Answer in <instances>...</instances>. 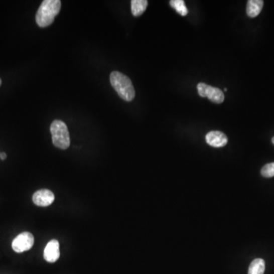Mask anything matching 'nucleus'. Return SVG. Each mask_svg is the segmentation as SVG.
<instances>
[{
	"mask_svg": "<svg viewBox=\"0 0 274 274\" xmlns=\"http://www.w3.org/2000/svg\"><path fill=\"white\" fill-rule=\"evenodd\" d=\"M262 176L264 178H272L274 177V163H268L265 165L261 169Z\"/></svg>",
	"mask_w": 274,
	"mask_h": 274,
	"instance_id": "ddd939ff",
	"label": "nucleus"
},
{
	"mask_svg": "<svg viewBox=\"0 0 274 274\" xmlns=\"http://www.w3.org/2000/svg\"><path fill=\"white\" fill-rule=\"evenodd\" d=\"M35 238L30 232H25L19 234L12 243V247L17 253L25 252L33 247Z\"/></svg>",
	"mask_w": 274,
	"mask_h": 274,
	"instance_id": "39448f33",
	"label": "nucleus"
},
{
	"mask_svg": "<svg viewBox=\"0 0 274 274\" xmlns=\"http://www.w3.org/2000/svg\"><path fill=\"white\" fill-rule=\"evenodd\" d=\"M148 1L147 0H132L131 1V11L135 17L141 16L147 10Z\"/></svg>",
	"mask_w": 274,
	"mask_h": 274,
	"instance_id": "9d476101",
	"label": "nucleus"
},
{
	"mask_svg": "<svg viewBox=\"0 0 274 274\" xmlns=\"http://www.w3.org/2000/svg\"><path fill=\"white\" fill-rule=\"evenodd\" d=\"M53 144L57 148L66 150L70 146V132L67 126L62 120H55L51 126Z\"/></svg>",
	"mask_w": 274,
	"mask_h": 274,
	"instance_id": "7ed1b4c3",
	"label": "nucleus"
},
{
	"mask_svg": "<svg viewBox=\"0 0 274 274\" xmlns=\"http://www.w3.org/2000/svg\"><path fill=\"white\" fill-rule=\"evenodd\" d=\"M32 200L38 207H48L54 203L55 196L50 190L41 189L34 194Z\"/></svg>",
	"mask_w": 274,
	"mask_h": 274,
	"instance_id": "423d86ee",
	"label": "nucleus"
},
{
	"mask_svg": "<svg viewBox=\"0 0 274 274\" xmlns=\"http://www.w3.org/2000/svg\"><path fill=\"white\" fill-rule=\"evenodd\" d=\"M224 90H225V91H227V88H224Z\"/></svg>",
	"mask_w": 274,
	"mask_h": 274,
	"instance_id": "f3484780",
	"label": "nucleus"
},
{
	"mask_svg": "<svg viewBox=\"0 0 274 274\" xmlns=\"http://www.w3.org/2000/svg\"><path fill=\"white\" fill-rule=\"evenodd\" d=\"M0 159H3V160L7 159V154H6L5 153H1V154H0Z\"/></svg>",
	"mask_w": 274,
	"mask_h": 274,
	"instance_id": "4468645a",
	"label": "nucleus"
},
{
	"mask_svg": "<svg viewBox=\"0 0 274 274\" xmlns=\"http://www.w3.org/2000/svg\"><path fill=\"white\" fill-rule=\"evenodd\" d=\"M199 95L203 98H208L212 102L221 104L225 99L223 92L219 88L210 86L207 84L200 82L197 86Z\"/></svg>",
	"mask_w": 274,
	"mask_h": 274,
	"instance_id": "20e7f679",
	"label": "nucleus"
},
{
	"mask_svg": "<svg viewBox=\"0 0 274 274\" xmlns=\"http://www.w3.org/2000/svg\"><path fill=\"white\" fill-rule=\"evenodd\" d=\"M61 9L60 0H44L36 14V22L41 28L51 26Z\"/></svg>",
	"mask_w": 274,
	"mask_h": 274,
	"instance_id": "f257e3e1",
	"label": "nucleus"
},
{
	"mask_svg": "<svg viewBox=\"0 0 274 274\" xmlns=\"http://www.w3.org/2000/svg\"><path fill=\"white\" fill-rule=\"evenodd\" d=\"M272 143L274 144V136L272 138Z\"/></svg>",
	"mask_w": 274,
	"mask_h": 274,
	"instance_id": "2eb2a0df",
	"label": "nucleus"
},
{
	"mask_svg": "<svg viewBox=\"0 0 274 274\" xmlns=\"http://www.w3.org/2000/svg\"><path fill=\"white\" fill-rule=\"evenodd\" d=\"M206 141L215 148L225 147L228 143V137L220 131H210L206 135Z\"/></svg>",
	"mask_w": 274,
	"mask_h": 274,
	"instance_id": "6e6552de",
	"label": "nucleus"
},
{
	"mask_svg": "<svg viewBox=\"0 0 274 274\" xmlns=\"http://www.w3.org/2000/svg\"><path fill=\"white\" fill-rule=\"evenodd\" d=\"M169 4L171 7L181 16H186L188 14V8L184 0H172Z\"/></svg>",
	"mask_w": 274,
	"mask_h": 274,
	"instance_id": "f8f14e48",
	"label": "nucleus"
},
{
	"mask_svg": "<svg viewBox=\"0 0 274 274\" xmlns=\"http://www.w3.org/2000/svg\"><path fill=\"white\" fill-rule=\"evenodd\" d=\"M263 7V1L262 0H249L247 1L246 13L250 18L257 17Z\"/></svg>",
	"mask_w": 274,
	"mask_h": 274,
	"instance_id": "1a4fd4ad",
	"label": "nucleus"
},
{
	"mask_svg": "<svg viewBox=\"0 0 274 274\" xmlns=\"http://www.w3.org/2000/svg\"><path fill=\"white\" fill-rule=\"evenodd\" d=\"M60 256V244L57 240H51L46 245L44 251V257L46 261L54 263Z\"/></svg>",
	"mask_w": 274,
	"mask_h": 274,
	"instance_id": "0eeeda50",
	"label": "nucleus"
},
{
	"mask_svg": "<svg viewBox=\"0 0 274 274\" xmlns=\"http://www.w3.org/2000/svg\"><path fill=\"white\" fill-rule=\"evenodd\" d=\"M110 84L119 96L126 101H131L135 98V90L130 79L120 72L110 73Z\"/></svg>",
	"mask_w": 274,
	"mask_h": 274,
	"instance_id": "f03ea898",
	"label": "nucleus"
},
{
	"mask_svg": "<svg viewBox=\"0 0 274 274\" xmlns=\"http://www.w3.org/2000/svg\"><path fill=\"white\" fill-rule=\"evenodd\" d=\"M1 84H2V80L0 79V85H1Z\"/></svg>",
	"mask_w": 274,
	"mask_h": 274,
	"instance_id": "dca6fc26",
	"label": "nucleus"
},
{
	"mask_svg": "<svg viewBox=\"0 0 274 274\" xmlns=\"http://www.w3.org/2000/svg\"><path fill=\"white\" fill-rule=\"evenodd\" d=\"M265 271V261L261 258L254 259L248 268V274H263Z\"/></svg>",
	"mask_w": 274,
	"mask_h": 274,
	"instance_id": "9b49d317",
	"label": "nucleus"
}]
</instances>
